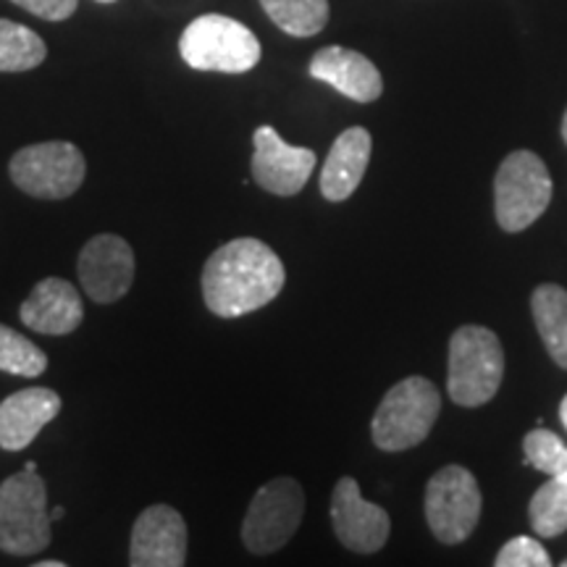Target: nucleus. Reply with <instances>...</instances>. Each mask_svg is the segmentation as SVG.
<instances>
[{
  "mask_svg": "<svg viewBox=\"0 0 567 567\" xmlns=\"http://www.w3.org/2000/svg\"><path fill=\"white\" fill-rule=\"evenodd\" d=\"M287 281L281 258L260 239L239 237L205 260L203 300L218 318H239L266 308Z\"/></svg>",
  "mask_w": 567,
  "mask_h": 567,
  "instance_id": "nucleus-1",
  "label": "nucleus"
},
{
  "mask_svg": "<svg viewBox=\"0 0 567 567\" xmlns=\"http://www.w3.org/2000/svg\"><path fill=\"white\" fill-rule=\"evenodd\" d=\"M505 379V350L486 326H460L450 339L446 392L460 408H481L499 392Z\"/></svg>",
  "mask_w": 567,
  "mask_h": 567,
  "instance_id": "nucleus-2",
  "label": "nucleus"
},
{
  "mask_svg": "<svg viewBox=\"0 0 567 567\" xmlns=\"http://www.w3.org/2000/svg\"><path fill=\"white\" fill-rule=\"evenodd\" d=\"M53 542L48 488L38 471L13 473L0 484V549L13 557H34Z\"/></svg>",
  "mask_w": 567,
  "mask_h": 567,
  "instance_id": "nucleus-3",
  "label": "nucleus"
},
{
  "mask_svg": "<svg viewBox=\"0 0 567 567\" xmlns=\"http://www.w3.org/2000/svg\"><path fill=\"white\" fill-rule=\"evenodd\" d=\"M442 413L439 389L423 375H410L389 389L371 423L373 444L384 452H405L425 442Z\"/></svg>",
  "mask_w": 567,
  "mask_h": 567,
  "instance_id": "nucleus-4",
  "label": "nucleus"
},
{
  "mask_svg": "<svg viewBox=\"0 0 567 567\" xmlns=\"http://www.w3.org/2000/svg\"><path fill=\"white\" fill-rule=\"evenodd\" d=\"M179 53L189 69L245 74L258 66L260 42L243 21L205 13L182 32Z\"/></svg>",
  "mask_w": 567,
  "mask_h": 567,
  "instance_id": "nucleus-5",
  "label": "nucleus"
},
{
  "mask_svg": "<svg viewBox=\"0 0 567 567\" xmlns=\"http://www.w3.org/2000/svg\"><path fill=\"white\" fill-rule=\"evenodd\" d=\"M9 174L24 195L38 200H66L82 187L87 161L74 142H38L13 153Z\"/></svg>",
  "mask_w": 567,
  "mask_h": 567,
  "instance_id": "nucleus-6",
  "label": "nucleus"
},
{
  "mask_svg": "<svg viewBox=\"0 0 567 567\" xmlns=\"http://www.w3.org/2000/svg\"><path fill=\"white\" fill-rule=\"evenodd\" d=\"M551 203V176L530 151H515L502 161L494 179L496 224L505 231H523L538 221Z\"/></svg>",
  "mask_w": 567,
  "mask_h": 567,
  "instance_id": "nucleus-7",
  "label": "nucleus"
},
{
  "mask_svg": "<svg viewBox=\"0 0 567 567\" xmlns=\"http://www.w3.org/2000/svg\"><path fill=\"white\" fill-rule=\"evenodd\" d=\"M305 515V492L300 481L281 476L268 481L255 492L243 523V542L252 555L279 551L295 530L300 528Z\"/></svg>",
  "mask_w": 567,
  "mask_h": 567,
  "instance_id": "nucleus-8",
  "label": "nucleus"
},
{
  "mask_svg": "<svg viewBox=\"0 0 567 567\" xmlns=\"http://www.w3.org/2000/svg\"><path fill=\"white\" fill-rule=\"evenodd\" d=\"M481 496L478 481L463 465H446L425 486V520L442 544H460L478 526Z\"/></svg>",
  "mask_w": 567,
  "mask_h": 567,
  "instance_id": "nucleus-9",
  "label": "nucleus"
},
{
  "mask_svg": "<svg viewBox=\"0 0 567 567\" xmlns=\"http://www.w3.org/2000/svg\"><path fill=\"white\" fill-rule=\"evenodd\" d=\"M82 289L92 302L113 305L132 289L134 281V250L124 237L97 234L80 252Z\"/></svg>",
  "mask_w": 567,
  "mask_h": 567,
  "instance_id": "nucleus-10",
  "label": "nucleus"
},
{
  "mask_svg": "<svg viewBox=\"0 0 567 567\" xmlns=\"http://www.w3.org/2000/svg\"><path fill=\"white\" fill-rule=\"evenodd\" d=\"M252 179L266 193L292 197L302 193L316 168V153L287 145L274 126H258L252 134Z\"/></svg>",
  "mask_w": 567,
  "mask_h": 567,
  "instance_id": "nucleus-11",
  "label": "nucleus"
},
{
  "mask_svg": "<svg viewBox=\"0 0 567 567\" xmlns=\"http://www.w3.org/2000/svg\"><path fill=\"white\" fill-rule=\"evenodd\" d=\"M331 526L342 547L358 555H373L386 544L392 520L384 507L363 499L358 481L344 476L331 494Z\"/></svg>",
  "mask_w": 567,
  "mask_h": 567,
  "instance_id": "nucleus-12",
  "label": "nucleus"
},
{
  "mask_svg": "<svg viewBox=\"0 0 567 567\" xmlns=\"http://www.w3.org/2000/svg\"><path fill=\"white\" fill-rule=\"evenodd\" d=\"M187 563V523L172 505L142 509L132 528V567H182Z\"/></svg>",
  "mask_w": 567,
  "mask_h": 567,
  "instance_id": "nucleus-13",
  "label": "nucleus"
},
{
  "mask_svg": "<svg viewBox=\"0 0 567 567\" xmlns=\"http://www.w3.org/2000/svg\"><path fill=\"white\" fill-rule=\"evenodd\" d=\"M19 318L21 323L30 326L32 331H40V334L66 337L80 329L84 321L82 297L74 284L51 276V279L34 284L30 297L21 302Z\"/></svg>",
  "mask_w": 567,
  "mask_h": 567,
  "instance_id": "nucleus-14",
  "label": "nucleus"
},
{
  "mask_svg": "<svg viewBox=\"0 0 567 567\" xmlns=\"http://www.w3.org/2000/svg\"><path fill=\"white\" fill-rule=\"evenodd\" d=\"M61 413V396L48 386L19 389L0 402V450H27L42 429Z\"/></svg>",
  "mask_w": 567,
  "mask_h": 567,
  "instance_id": "nucleus-15",
  "label": "nucleus"
},
{
  "mask_svg": "<svg viewBox=\"0 0 567 567\" xmlns=\"http://www.w3.org/2000/svg\"><path fill=\"white\" fill-rule=\"evenodd\" d=\"M310 74H313V80L331 84L344 97L358 103L379 101L381 92H384V80H381L373 61L342 45L321 48L310 61Z\"/></svg>",
  "mask_w": 567,
  "mask_h": 567,
  "instance_id": "nucleus-16",
  "label": "nucleus"
},
{
  "mask_svg": "<svg viewBox=\"0 0 567 567\" xmlns=\"http://www.w3.org/2000/svg\"><path fill=\"white\" fill-rule=\"evenodd\" d=\"M373 140L363 126H350L331 145L321 172V195L331 203H344L360 187L371 163Z\"/></svg>",
  "mask_w": 567,
  "mask_h": 567,
  "instance_id": "nucleus-17",
  "label": "nucleus"
},
{
  "mask_svg": "<svg viewBox=\"0 0 567 567\" xmlns=\"http://www.w3.org/2000/svg\"><path fill=\"white\" fill-rule=\"evenodd\" d=\"M530 313L549 358L559 368H567V289L538 284L530 295Z\"/></svg>",
  "mask_w": 567,
  "mask_h": 567,
  "instance_id": "nucleus-18",
  "label": "nucleus"
},
{
  "mask_svg": "<svg viewBox=\"0 0 567 567\" xmlns=\"http://www.w3.org/2000/svg\"><path fill=\"white\" fill-rule=\"evenodd\" d=\"M48 55L45 40L30 27L17 21L0 19V71L19 74V71L38 69Z\"/></svg>",
  "mask_w": 567,
  "mask_h": 567,
  "instance_id": "nucleus-19",
  "label": "nucleus"
},
{
  "mask_svg": "<svg viewBox=\"0 0 567 567\" xmlns=\"http://www.w3.org/2000/svg\"><path fill=\"white\" fill-rule=\"evenodd\" d=\"M260 6L292 38H313L329 21V0H260Z\"/></svg>",
  "mask_w": 567,
  "mask_h": 567,
  "instance_id": "nucleus-20",
  "label": "nucleus"
},
{
  "mask_svg": "<svg viewBox=\"0 0 567 567\" xmlns=\"http://www.w3.org/2000/svg\"><path fill=\"white\" fill-rule=\"evenodd\" d=\"M528 515L538 536H563L567 530V481L549 478L547 484L538 486L528 505Z\"/></svg>",
  "mask_w": 567,
  "mask_h": 567,
  "instance_id": "nucleus-21",
  "label": "nucleus"
},
{
  "mask_svg": "<svg viewBox=\"0 0 567 567\" xmlns=\"http://www.w3.org/2000/svg\"><path fill=\"white\" fill-rule=\"evenodd\" d=\"M0 371L38 379L48 371V354L17 329L0 323Z\"/></svg>",
  "mask_w": 567,
  "mask_h": 567,
  "instance_id": "nucleus-22",
  "label": "nucleus"
},
{
  "mask_svg": "<svg viewBox=\"0 0 567 567\" xmlns=\"http://www.w3.org/2000/svg\"><path fill=\"white\" fill-rule=\"evenodd\" d=\"M523 452H526V463L534 465L536 471L547 473L549 478L567 481V446L557 434L547 429H536L523 439Z\"/></svg>",
  "mask_w": 567,
  "mask_h": 567,
  "instance_id": "nucleus-23",
  "label": "nucleus"
},
{
  "mask_svg": "<svg viewBox=\"0 0 567 567\" xmlns=\"http://www.w3.org/2000/svg\"><path fill=\"white\" fill-rule=\"evenodd\" d=\"M496 567H549V551L530 536H515L499 549L494 559Z\"/></svg>",
  "mask_w": 567,
  "mask_h": 567,
  "instance_id": "nucleus-24",
  "label": "nucleus"
},
{
  "mask_svg": "<svg viewBox=\"0 0 567 567\" xmlns=\"http://www.w3.org/2000/svg\"><path fill=\"white\" fill-rule=\"evenodd\" d=\"M11 3L21 6L24 11L45 21H63L76 11L80 0H11Z\"/></svg>",
  "mask_w": 567,
  "mask_h": 567,
  "instance_id": "nucleus-25",
  "label": "nucleus"
},
{
  "mask_svg": "<svg viewBox=\"0 0 567 567\" xmlns=\"http://www.w3.org/2000/svg\"><path fill=\"white\" fill-rule=\"evenodd\" d=\"M34 567H66V563H61V559H42V563H34Z\"/></svg>",
  "mask_w": 567,
  "mask_h": 567,
  "instance_id": "nucleus-26",
  "label": "nucleus"
},
{
  "mask_svg": "<svg viewBox=\"0 0 567 567\" xmlns=\"http://www.w3.org/2000/svg\"><path fill=\"white\" fill-rule=\"evenodd\" d=\"M559 421H563V425L567 429V394L563 396V402H559Z\"/></svg>",
  "mask_w": 567,
  "mask_h": 567,
  "instance_id": "nucleus-27",
  "label": "nucleus"
},
{
  "mask_svg": "<svg viewBox=\"0 0 567 567\" xmlns=\"http://www.w3.org/2000/svg\"><path fill=\"white\" fill-rule=\"evenodd\" d=\"M63 515H66V509H63V507H53V509H51V520H53V523L61 520Z\"/></svg>",
  "mask_w": 567,
  "mask_h": 567,
  "instance_id": "nucleus-28",
  "label": "nucleus"
},
{
  "mask_svg": "<svg viewBox=\"0 0 567 567\" xmlns=\"http://www.w3.org/2000/svg\"><path fill=\"white\" fill-rule=\"evenodd\" d=\"M24 471H38V463H34V460H27Z\"/></svg>",
  "mask_w": 567,
  "mask_h": 567,
  "instance_id": "nucleus-29",
  "label": "nucleus"
},
{
  "mask_svg": "<svg viewBox=\"0 0 567 567\" xmlns=\"http://www.w3.org/2000/svg\"><path fill=\"white\" fill-rule=\"evenodd\" d=\"M563 140L567 142V111H565V118H563Z\"/></svg>",
  "mask_w": 567,
  "mask_h": 567,
  "instance_id": "nucleus-30",
  "label": "nucleus"
},
{
  "mask_svg": "<svg viewBox=\"0 0 567 567\" xmlns=\"http://www.w3.org/2000/svg\"><path fill=\"white\" fill-rule=\"evenodd\" d=\"M97 3H116V0H97Z\"/></svg>",
  "mask_w": 567,
  "mask_h": 567,
  "instance_id": "nucleus-31",
  "label": "nucleus"
},
{
  "mask_svg": "<svg viewBox=\"0 0 567 567\" xmlns=\"http://www.w3.org/2000/svg\"><path fill=\"white\" fill-rule=\"evenodd\" d=\"M563 567H567V559H565V563H563Z\"/></svg>",
  "mask_w": 567,
  "mask_h": 567,
  "instance_id": "nucleus-32",
  "label": "nucleus"
}]
</instances>
